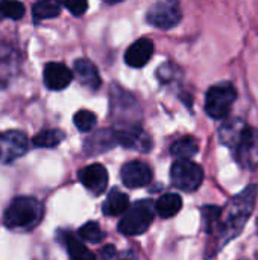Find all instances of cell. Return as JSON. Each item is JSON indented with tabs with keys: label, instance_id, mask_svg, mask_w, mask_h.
Returning <instances> with one entry per match:
<instances>
[{
	"label": "cell",
	"instance_id": "1",
	"mask_svg": "<svg viewBox=\"0 0 258 260\" xmlns=\"http://www.w3.org/2000/svg\"><path fill=\"white\" fill-rule=\"evenodd\" d=\"M255 201H257V186L255 184L248 186L243 192H240L230 201L225 212L220 213L219 222L214 229V232H217V238L220 241L219 247L228 244L230 241H233L234 238H237L242 233L248 219L252 215Z\"/></svg>",
	"mask_w": 258,
	"mask_h": 260
},
{
	"label": "cell",
	"instance_id": "2",
	"mask_svg": "<svg viewBox=\"0 0 258 260\" xmlns=\"http://www.w3.org/2000/svg\"><path fill=\"white\" fill-rule=\"evenodd\" d=\"M43 204L33 197H18L12 200L5 212V224L9 229L29 230L43 219Z\"/></svg>",
	"mask_w": 258,
	"mask_h": 260
},
{
	"label": "cell",
	"instance_id": "3",
	"mask_svg": "<svg viewBox=\"0 0 258 260\" xmlns=\"http://www.w3.org/2000/svg\"><path fill=\"white\" fill-rule=\"evenodd\" d=\"M155 216V206L151 200H140L129 206L119 222V233L123 236H138L144 233Z\"/></svg>",
	"mask_w": 258,
	"mask_h": 260
},
{
	"label": "cell",
	"instance_id": "4",
	"mask_svg": "<svg viewBox=\"0 0 258 260\" xmlns=\"http://www.w3.org/2000/svg\"><path fill=\"white\" fill-rule=\"evenodd\" d=\"M236 99L237 91L234 85L231 82H219L207 91L205 113L211 119H224L230 114Z\"/></svg>",
	"mask_w": 258,
	"mask_h": 260
},
{
	"label": "cell",
	"instance_id": "5",
	"mask_svg": "<svg viewBox=\"0 0 258 260\" xmlns=\"http://www.w3.org/2000/svg\"><path fill=\"white\" fill-rule=\"evenodd\" d=\"M170 181L179 190L193 192L204 181V169L192 160H178L170 169Z\"/></svg>",
	"mask_w": 258,
	"mask_h": 260
},
{
	"label": "cell",
	"instance_id": "6",
	"mask_svg": "<svg viewBox=\"0 0 258 260\" xmlns=\"http://www.w3.org/2000/svg\"><path fill=\"white\" fill-rule=\"evenodd\" d=\"M146 18L152 26L158 29H172L182 18L179 2L178 0H160L151 6V9L146 14Z\"/></svg>",
	"mask_w": 258,
	"mask_h": 260
},
{
	"label": "cell",
	"instance_id": "7",
	"mask_svg": "<svg viewBox=\"0 0 258 260\" xmlns=\"http://www.w3.org/2000/svg\"><path fill=\"white\" fill-rule=\"evenodd\" d=\"M233 149L234 157L242 168L248 171H254L258 168V129L248 126Z\"/></svg>",
	"mask_w": 258,
	"mask_h": 260
},
{
	"label": "cell",
	"instance_id": "8",
	"mask_svg": "<svg viewBox=\"0 0 258 260\" xmlns=\"http://www.w3.org/2000/svg\"><path fill=\"white\" fill-rule=\"evenodd\" d=\"M117 143L123 145L125 148L135 149L140 152H149L152 148L151 137L137 125V123H123L114 129Z\"/></svg>",
	"mask_w": 258,
	"mask_h": 260
},
{
	"label": "cell",
	"instance_id": "9",
	"mask_svg": "<svg viewBox=\"0 0 258 260\" xmlns=\"http://www.w3.org/2000/svg\"><path fill=\"white\" fill-rule=\"evenodd\" d=\"M27 151V137L21 131L9 129L0 133V161L11 163Z\"/></svg>",
	"mask_w": 258,
	"mask_h": 260
},
{
	"label": "cell",
	"instance_id": "10",
	"mask_svg": "<svg viewBox=\"0 0 258 260\" xmlns=\"http://www.w3.org/2000/svg\"><path fill=\"white\" fill-rule=\"evenodd\" d=\"M152 175H154V172H152L151 166L140 160L126 163L120 171L122 181L129 189H138V187L148 186L152 181Z\"/></svg>",
	"mask_w": 258,
	"mask_h": 260
},
{
	"label": "cell",
	"instance_id": "11",
	"mask_svg": "<svg viewBox=\"0 0 258 260\" xmlns=\"http://www.w3.org/2000/svg\"><path fill=\"white\" fill-rule=\"evenodd\" d=\"M79 181L93 195H100L105 192L108 186V172L105 166L94 163L79 171Z\"/></svg>",
	"mask_w": 258,
	"mask_h": 260
},
{
	"label": "cell",
	"instance_id": "12",
	"mask_svg": "<svg viewBox=\"0 0 258 260\" xmlns=\"http://www.w3.org/2000/svg\"><path fill=\"white\" fill-rule=\"evenodd\" d=\"M43 76H44V85L49 90H53V91L64 90L73 81L71 70L67 66H64L62 62H49V64H46Z\"/></svg>",
	"mask_w": 258,
	"mask_h": 260
},
{
	"label": "cell",
	"instance_id": "13",
	"mask_svg": "<svg viewBox=\"0 0 258 260\" xmlns=\"http://www.w3.org/2000/svg\"><path fill=\"white\" fill-rule=\"evenodd\" d=\"M154 53V43L149 38H140L134 44L129 46V49L125 53V62L132 69H141L144 67Z\"/></svg>",
	"mask_w": 258,
	"mask_h": 260
},
{
	"label": "cell",
	"instance_id": "14",
	"mask_svg": "<svg viewBox=\"0 0 258 260\" xmlns=\"http://www.w3.org/2000/svg\"><path fill=\"white\" fill-rule=\"evenodd\" d=\"M75 75L78 81L84 85L88 87L90 90H97L102 85L100 75L96 69V66L85 58H79L75 61Z\"/></svg>",
	"mask_w": 258,
	"mask_h": 260
},
{
	"label": "cell",
	"instance_id": "15",
	"mask_svg": "<svg viewBox=\"0 0 258 260\" xmlns=\"http://www.w3.org/2000/svg\"><path fill=\"white\" fill-rule=\"evenodd\" d=\"M248 125L245 123V120L242 119H237V117H233V119H228L219 129V139H220V143L225 145V146H230V148H234L237 145V142L242 139L243 133L246 131Z\"/></svg>",
	"mask_w": 258,
	"mask_h": 260
},
{
	"label": "cell",
	"instance_id": "16",
	"mask_svg": "<svg viewBox=\"0 0 258 260\" xmlns=\"http://www.w3.org/2000/svg\"><path fill=\"white\" fill-rule=\"evenodd\" d=\"M129 207V198L126 193L120 192L119 189H113L106 200L102 204V210L105 216H120Z\"/></svg>",
	"mask_w": 258,
	"mask_h": 260
},
{
	"label": "cell",
	"instance_id": "17",
	"mask_svg": "<svg viewBox=\"0 0 258 260\" xmlns=\"http://www.w3.org/2000/svg\"><path fill=\"white\" fill-rule=\"evenodd\" d=\"M181 209L182 200L178 193H166L160 197V200L155 203V213H158L164 219L176 216Z\"/></svg>",
	"mask_w": 258,
	"mask_h": 260
},
{
	"label": "cell",
	"instance_id": "18",
	"mask_svg": "<svg viewBox=\"0 0 258 260\" xmlns=\"http://www.w3.org/2000/svg\"><path fill=\"white\" fill-rule=\"evenodd\" d=\"M199 151V145L196 142L195 137H182L179 140H176L172 148H170V152L175 158L178 160H190L192 157H195Z\"/></svg>",
	"mask_w": 258,
	"mask_h": 260
},
{
	"label": "cell",
	"instance_id": "19",
	"mask_svg": "<svg viewBox=\"0 0 258 260\" xmlns=\"http://www.w3.org/2000/svg\"><path fill=\"white\" fill-rule=\"evenodd\" d=\"M61 0H38L32 8V15L35 20L55 18L61 12Z\"/></svg>",
	"mask_w": 258,
	"mask_h": 260
},
{
	"label": "cell",
	"instance_id": "20",
	"mask_svg": "<svg viewBox=\"0 0 258 260\" xmlns=\"http://www.w3.org/2000/svg\"><path fill=\"white\" fill-rule=\"evenodd\" d=\"M64 244H65V248H67V253L68 256L73 260H87V259H94L96 256L81 242L78 241L75 236L65 233V238H64Z\"/></svg>",
	"mask_w": 258,
	"mask_h": 260
},
{
	"label": "cell",
	"instance_id": "21",
	"mask_svg": "<svg viewBox=\"0 0 258 260\" xmlns=\"http://www.w3.org/2000/svg\"><path fill=\"white\" fill-rule=\"evenodd\" d=\"M116 143H117V139H116L114 131H100L90 139L88 148L94 151L93 154H96V152H105L106 149L113 148Z\"/></svg>",
	"mask_w": 258,
	"mask_h": 260
},
{
	"label": "cell",
	"instance_id": "22",
	"mask_svg": "<svg viewBox=\"0 0 258 260\" xmlns=\"http://www.w3.org/2000/svg\"><path fill=\"white\" fill-rule=\"evenodd\" d=\"M64 139V133L61 129H44L33 137V145L38 148H55Z\"/></svg>",
	"mask_w": 258,
	"mask_h": 260
},
{
	"label": "cell",
	"instance_id": "23",
	"mask_svg": "<svg viewBox=\"0 0 258 260\" xmlns=\"http://www.w3.org/2000/svg\"><path fill=\"white\" fill-rule=\"evenodd\" d=\"M24 15V6L18 0H0V20H20Z\"/></svg>",
	"mask_w": 258,
	"mask_h": 260
},
{
	"label": "cell",
	"instance_id": "24",
	"mask_svg": "<svg viewBox=\"0 0 258 260\" xmlns=\"http://www.w3.org/2000/svg\"><path fill=\"white\" fill-rule=\"evenodd\" d=\"M78 235L82 241L85 242H90V244H99L103 238H105V233L102 232V229L99 227L97 222H87L84 224L79 230H78Z\"/></svg>",
	"mask_w": 258,
	"mask_h": 260
},
{
	"label": "cell",
	"instance_id": "25",
	"mask_svg": "<svg viewBox=\"0 0 258 260\" xmlns=\"http://www.w3.org/2000/svg\"><path fill=\"white\" fill-rule=\"evenodd\" d=\"M73 122H75V125L78 126V129H79L81 133H88V131H91V129L96 126L97 117H96L94 113H91V111H88V110H79V111L75 114Z\"/></svg>",
	"mask_w": 258,
	"mask_h": 260
},
{
	"label": "cell",
	"instance_id": "26",
	"mask_svg": "<svg viewBox=\"0 0 258 260\" xmlns=\"http://www.w3.org/2000/svg\"><path fill=\"white\" fill-rule=\"evenodd\" d=\"M220 213H222V209L217 207V206H205V207H202V219H204L207 233L214 232V229H216V225L219 222Z\"/></svg>",
	"mask_w": 258,
	"mask_h": 260
},
{
	"label": "cell",
	"instance_id": "27",
	"mask_svg": "<svg viewBox=\"0 0 258 260\" xmlns=\"http://www.w3.org/2000/svg\"><path fill=\"white\" fill-rule=\"evenodd\" d=\"M62 5L75 17H81L88 9V0H62Z\"/></svg>",
	"mask_w": 258,
	"mask_h": 260
},
{
	"label": "cell",
	"instance_id": "28",
	"mask_svg": "<svg viewBox=\"0 0 258 260\" xmlns=\"http://www.w3.org/2000/svg\"><path fill=\"white\" fill-rule=\"evenodd\" d=\"M102 256H105V257H106V256H114V248H113V247H106L105 251L102 253Z\"/></svg>",
	"mask_w": 258,
	"mask_h": 260
},
{
	"label": "cell",
	"instance_id": "29",
	"mask_svg": "<svg viewBox=\"0 0 258 260\" xmlns=\"http://www.w3.org/2000/svg\"><path fill=\"white\" fill-rule=\"evenodd\" d=\"M105 3H109V5H114V3H119V2H122V0H103Z\"/></svg>",
	"mask_w": 258,
	"mask_h": 260
}]
</instances>
